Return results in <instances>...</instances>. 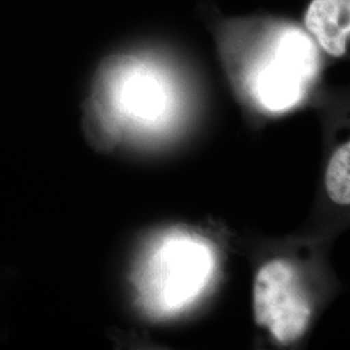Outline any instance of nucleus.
I'll return each instance as SVG.
<instances>
[{
    "label": "nucleus",
    "instance_id": "nucleus-2",
    "mask_svg": "<svg viewBox=\"0 0 350 350\" xmlns=\"http://www.w3.org/2000/svg\"><path fill=\"white\" fill-rule=\"evenodd\" d=\"M317 68L313 39L300 29H283L254 69L253 95L266 111L284 112L304 98Z\"/></svg>",
    "mask_w": 350,
    "mask_h": 350
},
{
    "label": "nucleus",
    "instance_id": "nucleus-5",
    "mask_svg": "<svg viewBox=\"0 0 350 350\" xmlns=\"http://www.w3.org/2000/svg\"><path fill=\"white\" fill-rule=\"evenodd\" d=\"M305 24L319 46L331 56L347 53L350 36L349 0H313Z\"/></svg>",
    "mask_w": 350,
    "mask_h": 350
},
{
    "label": "nucleus",
    "instance_id": "nucleus-1",
    "mask_svg": "<svg viewBox=\"0 0 350 350\" xmlns=\"http://www.w3.org/2000/svg\"><path fill=\"white\" fill-rule=\"evenodd\" d=\"M214 257L205 240L173 234L160 240L142 273L140 291L152 310L174 314L200 296Z\"/></svg>",
    "mask_w": 350,
    "mask_h": 350
},
{
    "label": "nucleus",
    "instance_id": "nucleus-6",
    "mask_svg": "<svg viewBox=\"0 0 350 350\" xmlns=\"http://www.w3.org/2000/svg\"><path fill=\"white\" fill-rule=\"evenodd\" d=\"M349 142L342 144L331 157L327 173H325V188L331 200L338 205H349Z\"/></svg>",
    "mask_w": 350,
    "mask_h": 350
},
{
    "label": "nucleus",
    "instance_id": "nucleus-4",
    "mask_svg": "<svg viewBox=\"0 0 350 350\" xmlns=\"http://www.w3.org/2000/svg\"><path fill=\"white\" fill-rule=\"evenodd\" d=\"M113 109L121 118L143 129L165 124L173 111V92L166 78L148 64L127 63L111 82Z\"/></svg>",
    "mask_w": 350,
    "mask_h": 350
},
{
    "label": "nucleus",
    "instance_id": "nucleus-3",
    "mask_svg": "<svg viewBox=\"0 0 350 350\" xmlns=\"http://www.w3.org/2000/svg\"><path fill=\"white\" fill-rule=\"evenodd\" d=\"M253 296L257 323L276 341L289 344L305 334L312 305L289 263L275 260L265 265L256 278Z\"/></svg>",
    "mask_w": 350,
    "mask_h": 350
}]
</instances>
